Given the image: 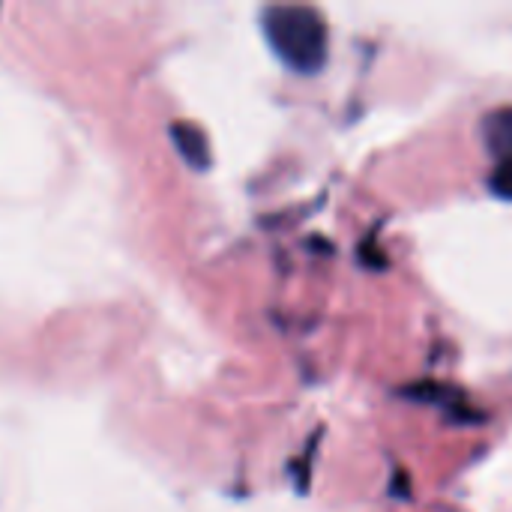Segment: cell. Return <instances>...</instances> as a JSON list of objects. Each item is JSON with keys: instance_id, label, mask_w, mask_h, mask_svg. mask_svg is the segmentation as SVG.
<instances>
[{"instance_id": "6da1fadb", "label": "cell", "mask_w": 512, "mask_h": 512, "mask_svg": "<svg viewBox=\"0 0 512 512\" xmlns=\"http://www.w3.org/2000/svg\"><path fill=\"white\" fill-rule=\"evenodd\" d=\"M264 36L273 54L300 75H315L327 63V21L312 6H267L261 12Z\"/></svg>"}, {"instance_id": "7a4b0ae2", "label": "cell", "mask_w": 512, "mask_h": 512, "mask_svg": "<svg viewBox=\"0 0 512 512\" xmlns=\"http://www.w3.org/2000/svg\"><path fill=\"white\" fill-rule=\"evenodd\" d=\"M168 132H171V141H174L177 153H180L192 168H198V171L210 168V162H213L210 141H207V132H204L198 123H192V120H174Z\"/></svg>"}, {"instance_id": "3957f363", "label": "cell", "mask_w": 512, "mask_h": 512, "mask_svg": "<svg viewBox=\"0 0 512 512\" xmlns=\"http://www.w3.org/2000/svg\"><path fill=\"white\" fill-rule=\"evenodd\" d=\"M483 138L498 162H512V105L495 108L483 117Z\"/></svg>"}, {"instance_id": "277c9868", "label": "cell", "mask_w": 512, "mask_h": 512, "mask_svg": "<svg viewBox=\"0 0 512 512\" xmlns=\"http://www.w3.org/2000/svg\"><path fill=\"white\" fill-rule=\"evenodd\" d=\"M489 189L504 198V201H512V162H498V168L492 171L489 177Z\"/></svg>"}, {"instance_id": "5b68a950", "label": "cell", "mask_w": 512, "mask_h": 512, "mask_svg": "<svg viewBox=\"0 0 512 512\" xmlns=\"http://www.w3.org/2000/svg\"><path fill=\"white\" fill-rule=\"evenodd\" d=\"M360 258L366 261V267H375V270H384V267H387V255L378 252L375 240H366V243L360 246Z\"/></svg>"}]
</instances>
